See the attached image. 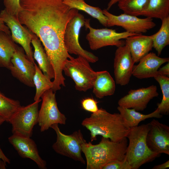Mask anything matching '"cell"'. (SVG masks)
I'll return each mask as SVG.
<instances>
[{
	"label": "cell",
	"mask_w": 169,
	"mask_h": 169,
	"mask_svg": "<svg viewBox=\"0 0 169 169\" xmlns=\"http://www.w3.org/2000/svg\"><path fill=\"white\" fill-rule=\"evenodd\" d=\"M19 21L35 34L44 46L53 67L54 84L63 85V68L71 56L64 45V37L69 22L78 12L63 0H20Z\"/></svg>",
	"instance_id": "cell-1"
},
{
	"label": "cell",
	"mask_w": 169,
	"mask_h": 169,
	"mask_svg": "<svg viewBox=\"0 0 169 169\" xmlns=\"http://www.w3.org/2000/svg\"><path fill=\"white\" fill-rule=\"evenodd\" d=\"M81 125L90 132L91 142L98 136L119 141L126 137L130 129L120 113H110L101 108L85 118Z\"/></svg>",
	"instance_id": "cell-2"
},
{
	"label": "cell",
	"mask_w": 169,
	"mask_h": 169,
	"mask_svg": "<svg viewBox=\"0 0 169 169\" xmlns=\"http://www.w3.org/2000/svg\"><path fill=\"white\" fill-rule=\"evenodd\" d=\"M125 137L118 142L102 137L97 144L85 142L82 147V152L85 155L87 169H102L106 164L116 160H122L125 156L128 146Z\"/></svg>",
	"instance_id": "cell-3"
},
{
	"label": "cell",
	"mask_w": 169,
	"mask_h": 169,
	"mask_svg": "<svg viewBox=\"0 0 169 169\" xmlns=\"http://www.w3.org/2000/svg\"><path fill=\"white\" fill-rule=\"evenodd\" d=\"M150 128V123L130 128L126 136L129 142L125 158L131 169H138L160 155L151 151L147 145L146 136Z\"/></svg>",
	"instance_id": "cell-4"
},
{
	"label": "cell",
	"mask_w": 169,
	"mask_h": 169,
	"mask_svg": "<svg viewBox=\"0 0 169 169\" xmlns=\"http://www.w3.org/2000/svg\"><path fill=\"white\" fill-rule=\"evenodd\" d=\"M89 63L81 56L76 58L71 56L64 66L63 72L73 80L75 89L79 91L85 92L92 88L97 72L93 69Z\"/></svg>",
	"instance_id": "cell-5"
},
{
	"label": "cell",
	"mask_w": 169,
	"mask_h": 169,
	"mask_svg": "<svg viewBox=\"0 0 169 169\" xmlns=\"http://www.w3.org/2000/svg\"><path fill=\"white\" fill-rule=\"evenodd\" d=\"M51 128L56 135V141L52 146L54 150L58 154L85 164L81 154L82 145L86 141L80 130L67 135L61 131L58 124H54Z\"/></svg>",
	"instance_id": "cell-6"
},
{
	"label": "cell",
	"mask_w": 169,
	"mask_h": 169,
	"mask_svg": "<svg viewBox=\"0 0 169 169\" xmlns=\"http://www.w3.org/2000/svg\"><path fill=\"white\" fill-rule=\"evenodd\" d=\"M85 20L84 16L78 12L69 22L64 35V44L69 54L81 56L90 63H94L98 61V58L83 49L79 42L80 30L84 25Z\"/></svg>",
	"instance_id": "cell-7"
},
{
	"label": "cell",
	"mask_w": 169,
	"mask_h": 169,
	"mask_svg": "<svg viewBox=\"0 0 169 169\" xmlns=\"http://www.w3.org/2000/svg\"><path fill=\"white\" fill-rule=\"evenodd\" d=\"M84 26L86 28L89 30L86 39L90 48L92 50L109 46H114L117 47L123 46L125 43L122 39L137 34L126 31L117 32L115 29L107 28H94L91 26L89 19H85Z\"/></svg>",
	"instance_id": "cell-8"
},
{
	"label": "cell",
	"mask_w": 169,
	"mask_h": 169,
	"mask_svg": "<svg viewBox=\"0 0 169 169\" xmlns=\"http://www.w3.org/2000/svg\"><path fill=\"white\" fill-rule=\"evenodd\" d=\"M42 103L38 111V122L41 132L48 130L56 124L65 125L67 118L59 110L55 94L52 89L42 95Z\"/></svg>",
	"instance_id": "cell-9"
},
{
	"label": "cell",
	"mask_w": 169,
	"mask_h": 169,
	"mask_svg": "<svg viewBox=\"0 0 169 169\" xmlns=\"http://www.w3.org/2000/svg\"><path fill=\"white\" fill-rule=\"evenodd\" d=\"M41 100L22 106L15 113L8 122L12 125L13 134L31 137L33 128L38 122V104Z\"/></svg>",
	"instance_id": "cell-10"
},
{
	"label": "cell",
	"mask_w": 169,
	"mask_h": 169,
	"mask_svg": "<svg viewBox=\"0 0 169 169\" xmlns=\"http://www.w3.org/2000/svg\"><path fill=\"white\" fill-rule=\"evenodd\" d=\"M102 11L108 19L107 27H120L129 33L142 34L146 33L156 26L151 18H140L124 13L115 15L110 13L106 9H104Z\"/></svg>",
	"instance_id": "cell-11"
},
{
	"label": "cell",
	"mask_w": 169,
	"mask_h": 169,
	"mask_svg": "<svg viewBox=\"0 0 169 169\" xmlns=\"http://www.w3.org/2000/svg\"><path fill=\"white\" fill-rule=\"evenodd\" d=\"M0 17L10 30L13 40L21 46L29 59L35 63L31 46L34 34L22 26L17 18L8 13L5 9L1 11Z\"/></svg>",
	"instance_id": "cell-12"
},
{
	"label": "cell",
	"mask_w": 169,
	"mask_h": 169,
	"mask_svg": "<svg viewBox=\"0 0 169 169\" xmlns=\"http://www.w3.org/2000/svg\"><path fill=\"white\" fill-rule=\"evenodd\" d=\"M11 61L12 65L9 70L12 76L25 85L34 87L33 79L35 71V63L29 59L22 47H18Z\"/></svg>",
	"instance_id": "cell-13"
},
{
	"label": "cell",
	"mask_w": 169,
	"mask_h": 169,
	"mask_svg": "<svg viewBox=\"0 0 169 169\" xmlns=\"http://www.w3.org/2000/svg\"><path fill=\"white\" fill-rule=\"evenodd\" d=\"M135 63L126 44L117 47L114 62L115 81L116 84L121 86L128 84L132 75Z\"/></svg>",
	"instance_id": "cell-14"
},
{
	"label": "cell",
	"mask_w": 169,
	"mask_h": 169,
	"mask_svg": "<svg viewBox=\"0 0 169 169\" xmlns=\"http://www.w3.org/2000/svg\"><path fill=\"white\" fill-rule=\"evenodd\" d=\"M159 95L156 86L152 85L147 87L131 89L128 93L118 100L119 106L142 111L146 108L150 101Z\"/></svg>",
	"instance_id": "cell-15"
},
{
	"label": "cell",
	"mask_w": 169,
	"mask_h": 169,
	"mask_svg": "<svg viewBox=\"0 0 169 169\" xmlns=\"http://www.w3.org/2000/svg\"><path fill=\"white\" fill-rule=\"evenodd\" d=\"M150 124L146 138L148 146L154 152L169 155V127L154 119Z\"/></svg>",
	"instance_id": "cell-16"
},
{
	"label": "cell",
	"mask_w": 169,
	"mask_h": 169,
	"mask_svg": "<svg viewBox=\"0 0 169 169\" xmlns=\"http://www.w3.org/2000/svg\"><path fill=\"white\" fill-rule=\"evenodd\" d=\"M8 140L21 157L31 159L40 169L47 168L46 161L40 156L37 145L31 137L13 134Z\"/></svg>",
	"instance_id": "cell-17"
},
{
	"label": "cell",
	"mask_w": 169,
	"mask_h": 169,
	"mask_svg": "<svg viewBox=\"0 0 169 169\" xmlns=\"http://www.w3.org/2000/svg\"><path fill=\"white\" fill-rule=\"evenodd\" d=\"M169 62V58H161L154 53H149L141 59L137 64L134 65L132 75L140 79L154 78L157 75L160 66Z\"/></svg>",
	"instance_id": "cell-18"
},
{
	"label": "cell",
	"mask_w": 169,
	"mask_h": 169,
	"mask_svg": "<svg viewBox=\"0 0 169 169\" xmlns=\"http://www.w3.org/2000/svg\"><path fill=\"white\" fill-rule=\"evenodd\" d=\"M135 63L139 62L143 57L149 53L153 47V41L151 36L137 34L129 36L125 39Z\"/></svg>",
	"instance_id": "cell-19"
},
{
	"label": "cell",
	"mask_w": 169,
	"mask_h": 169,
	"mask_svg": "<svg viewBox=\"0 0 169 169\" xmlns=\"http://www.w3.org/2000/svg\"><path fill=\"white\" fill-rule=\"evenodd\" d=\"M92 88L95 96L101 99L114 94L115 82L108 71H97Z\"/></svg>",
	"instance_id": "cell-20"
},
{
	"label": "cell",
	"mask_w": 169,
	"mask_h": 169,
	"mask_svg": "<svg viewBox=\"0 0 169 169\" xmlns=\"http://www.w3.org/2000/svg\"><path fill=\"white\" fill-rule=\"evenodd\" d=\"M34 49L33 58L38 67L45 76L50 79H54L55 74L50 61L38 37L34 34L31 41Z\"/></svg>",
	"instance_id": "cell-21"
},
{
	"label": "cell",
	"mask_w": 169,
	"mask_h": 169,
	"mask_svg": "<svg viewBox=\"0 0 169 169\" xmlns=\"http://www.w3.org/2000/svg\"><path fill=\"white\" fill-rule=\"evenodd\" d=\"M18 46L11 34L0 31V67L9 69L12 64L11 60Z\"/></svg>",
	"instance_id": "cell-22"
},
{
	"label": "cell",
	"mask_w": 169,
	"mask_h": 169,
	"mask_svg": "<svg viewBox=\"0 0 169 169\" xmlns=\"http://www.w3.org/2000/svg\"><path fill=\"white\" fill-rule=\"evenodd\" d=\"M117 109L124 122L130 128L138 126L141 121L146 119L152 118H161L162 117L157 108L153 112L147 115L141 114L133 109L119 106Z\"/></svg>",
	"instance_id": "cell-23"
},
{
	"label": "cell",
	"mask_w": 169,
	"mask_h": 169,
	"mask_svg": "<svg viewBox=\"0 0 169 169\" xmlns=\"http://www.w3.org/2000/svg\"><path fill=\"white\" fill-rule=\"evenodd\" d=\"M141 15L161 20L169 16V0H148Z\"/></svg>",
	"instance_id": "cell-24"
},
{
	"label": "cell",
	"mask_w": 169,
	"mask_h": 169,
	"mask_svg": "<svg viewBox=\"0 0 169 169\" xmlns=\"http://www.w3.org/2000/svg\"><path fill=\"white\" fill-rule=\"evenodd\" d=\"M63 2L70 9L75 8L86 12L97 19L103 25L107 27V18L100 8L89 5L84 0H63Z\"/></svg>",
	"instance_id": "cell-25"
},
{
	"label": "cell",
	"mask_w": 169,
	"mask_h": 169,
	"mask_svg": "<svg viewBox=\"0 0 169 169\" xmlns=\"http://www.w3.org/2000/svg\"><path fill=\"white\" fill-rule=\"evenodd\" d=\"M159 30L151 35L153 47L157 52L158 56L161 54L163 49L169 44V16L161 20Z\"/></svg>",
	"instance_id": "cell-26"
},
{
	"label": "cell",
	"mask_w": 169,
	"mask_h": 169,
	"mask_svg": "<svg viewBox=\"0 0 169 169\" xmlns=\"http://www.w3.org/2000/svg\"><path fill=\"white\" fill-rule=\"evenodd\" d=\"M35 71L33 77V81L36 88V92L34 98V101L41 99L43 94L47 90L52 89L53 86V81L45 76L39 67L35 63Z\"/></svg>",
	"instance_id": "cell-27"
},
{
	"label": "cell",
	"mask_w": 169,
	"mask_h": 169,
	"mask_svg": "<svg viewBox=\"0 0 169 169\" xmlns=\"http://www.w3.org/2000/svg\"><path fill=\"white\" fill-rule=\"evenodd\" d=\"M22 106L20 102L6 96L0 91V116L9 122L10 119Z\"/></svg>",
	"instance_id": "cell-28"
},
{
	"label": "cell",
	"mask_w": 169,
	"mask_h": 169,
	"mask_svg": "<svg viewBox=\"0 0 169 169\" xmlns=\"http://www.w3.org/2000/svg\"><path fill=\"white\" fill-rule=\"evenodd\" d=\"M148 0H118L119 8L124 13L136 16H141Z\"/></svg>",
	"instance_id": "cell-29"
},
{
	"label": "cell",
	"mask_w": 169,
	"mask_h": 169,
	"mask_svg": "<svg viewBox=\"0 0 169 169\" xmlns=\"http://www.w3.org/2000/svg\"><path fill=\"white\" fill-rule=\"evenodd\" d=\"M154 78L159 84L162 95L161 102L157 104V108L162 115H168L169 113V78L161 75H157Z\"/></svg>",
	"instance_id": "cell-30"
},
{
	"label": "cell",
	"mask_w": 169,
	"mask_h": 169,
	"mask_svg": "<svg viewBox=\"0 0 169 169\" xmlns=\"http://www.w3.org/2000/svg\"><path fill=\"white\" fill-rule=\"evenodd\" d=\"M3 1L7 12L18 18V13L21 9L20 0H3Z\"/></svg>",
	"instance_id": "cell-31"
},
{
	"label": "cell",
	"mask_w": 169,
	"mask_h": 169,
	"mask_svg": "<svg viewBox=\"0 0 169 169\" xmlns=\"http://www.w3.org/2000/svg\"><path fill=\"white\" fill-rule=\"evenodd\" d=\"M102 169H131V167L125 158L122 160L111 161L106 164Z\"/></svg>",
	"instance_id": "cell-32"
},
{
	"label": "cell",
	"mask_w": 169,
	"mask_h": 169,
	"mask_svg": "<svg viewBox=\"0 0 169 169\" xmlns=\"http://www.w3.org/2000/svg\"><path fill=\"white\" fill-rule=\"evenodd\" d=\"M98 102L93 98L87 97L83 99L81 101V105L84 110L91 112L95 113L99 110Z\"/></svg>",
	"instance_id": "cell-33"
},
{
	"label": "cell",
	"mask_w": 169,
	"mask_h": 169,
	"mask_svg": "<svg viewBox=\"0 0 169 169\" xmlns=\"http://www.w3.org/2000/svg\"><path fill=\"white\" fill-rule=\"evenodd\" d=\"M157 75H161L169 76V62L162 67L160 68L157 71Z\"/></svg>",
	"instance_id": "cell-34"
},
{
	"label": "cell",
	"mask_w": 169,
	"mask_h": 169,
	"mask_svg": "<svg viewBox=\"0 0 169 169\" xmlns=\"http://www.w3.org/2000/svg\"><path fill=\"white\" fill-rule=\"evenodd\" d=\"M0 31L3 32L8 34H11V32L8 27L5 24L0 17Z\"/></svg>",
	"instance_id": "cell-35"
},
{
	"label": "cell",
	"mask_w": 169,
	"mask_h": 169,
	"mask_svg": "<svg viewBox=\"0 0 169 169\" xmlns=\"http://www.w3.org/2000/svg\"><path fill=\"white\" fill-rule=\"evenodd\" d=\"M169 167V161L161 164L155 165L152 168L153 169H166Z\"/></svg>",
	"instance_id": "cell-36"
},
{
	"label": "cell",
	"mask_w": 169,
	"mask_h": 169,
	"mask_svg": "<svg viewBox=\"0 0 169 169\" xmlns=\"http://www.w3.org/2000/svg\"><path fill=\"white\" fill-rule=\"evenodd\" d=\"M1 160L5 164H10V160L5 156L0 146V160Z\"/></svg>",
	"instance_id": "cell-37"
},
{
	"label": "cell",
	"mask_w": 169,
	"mask_h": 169,
	"mask_svg": "<svg viewBox=\"0 0 169 169\" xmlns=\"http://www.w3.org/2000/svg\"><path fill=\"white\" fill-rule=\"evenodd\" d=\"M118 0H110L108 4L107 7L106 9L109 10L115 4L117 3Z\"/></svg>",
	"instance_id": "cell-38"
},
{
	"label": "cell",
	"mask_w": 169,
	"mask_h": 169,
	"mask_svg": "<svg viewBox=\"0 0 169 169\" xmlns=\"http://www.w3.org/2000/svg\"><path fill=\"white\" fill-rule=\"evenodd\" d=\"M5 121V120L3 118L0 116V126Z\"/></svg>",
	"instance_id": "cell-39"
},
{
	"label": "cell",
	"mask_w": 169,
	"mask_h": 169,
	"mask_svg": "<svg viewBox=\"0 0 169 169\" xmlns=\"http://www.w3.org/2000/svg\"></svg>",
	"instance_id": "cell-40"
}]
</instances>
